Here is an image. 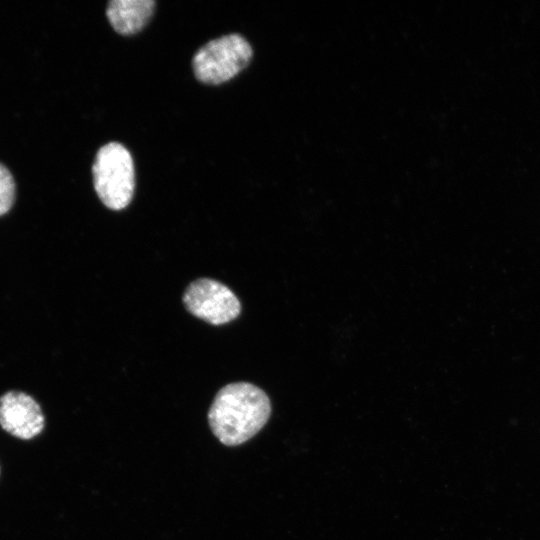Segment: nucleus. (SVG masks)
Listing matches in <instances>:
<instances>
[{
    "label": "nucleus",
    "instance_id": "nucleus-1",
    "mask_svg": "<svg viewBox=\"0 0 540 540\" xmlns=\"http://www.w3.org/2000/svg\"><path fill=\"white\" fill-rule=\"evenodd\" d=\"M271 414L267 394L248 382L231 383L216 394L208 412L213 434L227 446H237L255 436Z\"/></svg>",
    "mask_w": 540,
    "mask_h": 540
},
{
    "label": "nucleus",
    "instance_id": "nucleus-2",
    "mask_svg": "<svg viewBox=\"0 0 540 540\" xmlns=\"http://www.w3.org/2000/svg\"><path fill=\"white\" fill-rule=\"evenodd\" d=\"M92 171L94 188L106 207L121 210L130 203L135 186L134 164L122 144L110 142L101 147Z\"/></svg>",
    "mask_w": 540,
    "mask_h": 540
},
{
    "label": "nucleus",
    "instance_id": "nucleus-3",
    "mask_svg": "<svg viewBox=\"0 0 540 540\" xmlns=\"http://www.w3.org/2000/svg\"><path fill=\"white\" fill-rule=\"evenodd\" d=\"M252 54V48L244 37L225 35L208 42L196 52L192 62L194 74L205 84H221L243 70Z\"/></svg>",
    "mask_w": 540,
    "mask_h": 540
},
{
    "label": "nucleus",
    "instance_id": "nucleus-4",
    "mask_svg": "<svg viewBox=\"0 0 540 540\" xmlns=\"http://www.w3.org/2000/svg\"><path fill=\"white\" fill-rule=\"evenodd\" d=\"M183 303L191 314L213 325L228 323L241 311L236 295L224 284L209 278L190 283L183 294Z\"/></svg>",
    "mask_w": 540,
    "mask_h": 540
},
{
    "label": "nucleus",
    "instance_id": "nucleus-5",
    "mask_svg": "<svg viewBox=\"0 0 540 540\" xmlns=\"http://www.w3.org/2000/svg\"><path fill=\"white\" fill-rule=\"evenodd\" d=\"M0 426L12 436L29 440L44 428V415L30 395L10 391L0 397Z\"/></svg>",
    "mask_w": 540,
    "mask_h": 540
},
{
    "label": "nucleus",
    "instance_id": "nucleus-6",
    "mask_svg": "<svg viewBox=\"0 0 540 540\" xmlns=\"http://www.w3.org/2000/svg\"><path fill=\"white\" fill-rule=\"evenodd\" d=\"M154 6L153 0H113L107 6V17L118 33L131 35L146 25Z\"/></svg>",
    "mask_w": 540,
    "mask_h": 540
},
{
    "label": "nucleus",
    "instance_id": "nucleus-7",
    "mask_svg": "<svg viewBox=\"0 0 540 540\" xmlns=\"http://www.w3.org/2000/svg\"><path fill=\"white\" fill-rule=\"evenodd\" d=\"M15 183L9 170L0 163V216L7 213L13 205Z\"/></svg>",
    "mask_w": 540,
    "mask_h": 540
}]
</instances>
